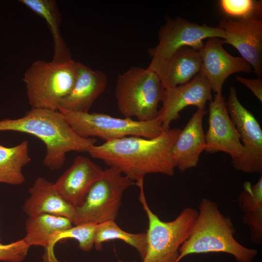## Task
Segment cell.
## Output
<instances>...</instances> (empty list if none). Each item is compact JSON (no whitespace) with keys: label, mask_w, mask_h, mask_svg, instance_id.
Instances as JSON below:
<instances>
[{"label":"cell","mask_w":262,"mask_h":262,"mask_svg":"<svg viewBox=\"0 0 262 262\" xmlns=\"http://www.w3.org/2000/svg\"><path fill=\"white\" fill-rule=\"evenodd\" d=\"M181 130H164L151 139L130 136L91 146L88 152L114 167L138 187L144 186L146 175L174 174L175 165L171 157V148Z\"/></svg>","instance_id":"obj_1"},{"label":"cell","mask_w":262,"mask_h":262,"mask_svg":"<svg viewBox=\"0 0 262 262\" xmlns=\"http://www.w3.org/2000/svg\"><path fill=\"white\" fill-rule=\"evenodd\" d=\"M7 131L29 133L40 139L46 147L43 164L51 170L63 167L67 152H88L97 142L93 138L79 136L58 110L32 108L21 118L0 120V131Z\"/></svg>","instance_id":"obj_2"},{"label":"cell","mask_w":262,"mask_h":262,"mask_svg":"<svg viewBox=\"0 0 262 262\" xmlns=\"http://www.w3.org/2000/svg\"><path fill=\"white\" fill-rule=\"evenodd\" d=\"M189 238L179 248L176 262L193 254L225 253L238 262H252L258 251L246 247L234 238L235 229L229 217L220 211L216 203L203 198Z\"/></svg>","instance_id":"obj_3"},{"label":"cell","mask_w":262,"mask_h":262,"mask_svg":"<svg viewBox=\"0 0 262 262\" xmlns=\"http://www.w3.org/2000/svg\"><path fill=\"white\" fill-rule=\"evenodd\" d=\"M164 90L157 74L149 68L131 67L118 75L115 97L118 109L125 118L153 120Z\"/></svg>","instance_id":"obj_4"},{"label":"cell","mask_w":262,"mask_h":262,"mask_svg":"<svg viewBox=\"0 0 262 262\" xmlns=\"http://www.w3.org/2000/svg\"><path fill=\"white\" fill-rule=\"evenodd\" d=\"M77 62L34 61L24 72L23 81L32 108L58 110L60 100L69 93L76 81Z\"/></svg>","instance_id":"obj_5"},{"label":"cell","mask_w":262,"mask_h":262,"mask_svg":"<svg viewBox=\"0 0 262 262\" xmlns=\"http://www.w3.org/2000/svg\"><path fill=\"white\" fill-rule=\"evenodd\" d=\"M139 200L148 220L147 251L142 262H176L179 248L189 238L198 211L191 207L184 209L173 220H161L149 207L144 186L139 188Z\"/></svg>","instance_id":"obj_6"},{"label":"cell","mask_w":262,"mask_h":262,"mask_svg":"<svg viewBox=\"0 0 262 262\" xmlns=\"http://www.w3.org/2000/svg\"><path fill=\"white\" fill-rule=\"evenodd\" d=\"M73 130L80 137H97L105 142L130 136L151 139L164 131L161 118L146 121L120 118L104 114L78 113L58 110Z\"/></svg>","instance_id":"obj_7"},{"label":"cell","mask_w":262,"mask_h":262,"mask_svg":"<svg viewBox=\"0 0 262 262\" xmlns=\"http://www.w3.org/2000/svg\"><path fill=\"white\" fill-rule=\"evenodd\" d=\"M134 184L135 182L114 167L103 170L82 203L75 207L73 225L115 221L124 192Z\"/></svg>","instance_id":"obj_8"},{"label":"cell","mask_w":262,"mask_h":262,"mask_svg":"<svg viewBox=\"0 0 262 262\" xmlns=\"http://www.w3.org/2000/svg\"><path fill=\"white\" fill-rule=\"evenodd\" d=\"M229 116L239 132L244 152L231 161L233 167L247 173H262V130L254 115L239 101L236 89L230 86L226 102Z\"/></svg>","instance_id":"obj_9"},{"label":"cell","mask_w":262,"mask_h":262,"mask_svg":"<svg viewBox=\"0 0 262 262\" xmlns=\"http://www.w3.org/2000/svg\"><path fill=\"white\" fill-rule=\"evenodd\" d=\"M211 37L225 38L223 30L206 24H197L178 17L166 18L159 32V43L150 48L148 53L152 59L164 60L182 47L199 51L204 46L203 40Z\"/></svg>","instance_id":"obj_10"},{"label":"cell","mask_w":262,"mask_h":262,"mask_svg":"<svg viewBox=\"0 0 262 262\" xmlns=\"http://www.w3.org/2000/svg\"><path fill=\"white\" fill-rule=\"evenodd\" d=\"M261 17L253 16L237 20L223 19L219 22V26L225 34L223 43L233 46L260 79L262 76Z\"/></svg>","instance_id":"obj_11"},{"label":"cell","mask_w":262,"mask_h":262,"mask_svg":"<svg viewBox=\"0 0 262 262\" xmlns=\"http://www.w3.org/2000/svg\"><path fill=\"white\" fill-rule=\"evenodd\" d=\"M209 127L205 134V150L213 154L227 153L231 161L240 158L244 152L241 137L228 112L222 93L215 94L209 108Z\"/></svg>","instance_id":"obj_12"},{"label":"cell","mask_w":262,"mask_h":262,"mask_svg":"<svg viewBox=\"0 0 262 262\" xmlns=\"http://www.w3.org/2000/svg\"><path fill=\"white\" fill-rule=\"evenodd\" d=\"M211 87L207 79L200 73L189 82L164 89L158 111L164 130L170 129L171 122L180 118V112L190 105L205 110L206 103L212 101Z\"/></svg>","instance_id":"obj_13"},{"label":"cell","mask_w":262,"mask_h":262,"mask_svg":"<svg viewBox=\"0 0 262 262\" xmlns=\"http://www.w3.org/2000/svg\"><path fill=\"white\" fill-rule=\"evenodd\" d=\"M223 44L219 38H209L199 50L202 59L199 73L207 79L215 94L222 93L224 82L232 74L253 71L247 61L242 57L229 54L224 49Z\"/></svg>","instance_id":"obj_14"},{"label":"cell","mask_w":262,"mask_h":262,"mask_svg":"<svg viewBox=\"0 0 262 262\" xmlns=\"http://www.w3.org/2000/svg\"><path fill=\"white\" fill-rule=\"evenodd\" d=\"M103 170L86 157L79 156L54 183V187L67 203L75 207L83 202Z\"/></svg>","instance_id":"obj_15"},{"label":"cell","mask_w":262,"mask_h":262,"mask_svg":"<svg viewBox=\"0 0 262 262\" xmlns=\"http://www.w3.org/2000/svg\"><path fill=\"white\" fill-rule=\"evenodd\" d=\"M199 51L182 47L164 60L152 59L148 68L158 76L164 89L185 84L200 70Z\"/></svg>","instance_id":"obj_16"},{"label":"cell","mask_w":262,"mask_h":262,"mask_svg":"<svg viewBox=\"0 0 262 262\" xmlns=\"http://www.w3.org/2000/svg\"><path fill=\"white\" fill-rule=\"evenodd\" d=\"M77 71L74 85L69 93L60 100L58 109L87 113L105 90L107 76L102 71L93 70L78 62Z\"/></svg>","instance_id":"obj_17"},{"label":"cell","mask_w":262,"mask_h":262,"mask_svg":"<svg viewBox=\"0 0 262 262\" xmlns=\"http://www.w3.org/2000/svg\"><path fill=\"white\" fill-rule=\"evenodd\" d=\"M205 110L197 109L184 128L181 130L171 149V157L176 168L181 172L196 167L206 147L203 128Z\"/></svg>","instance_id":"obj_18"},{"label":"cell","mask_w":262,"mask_h":262,"mask_svg":"<svg viewBox=\"0 0 262 262\" xmlns=\"http://www.w3.org/2000/svg\"><path fill=\"white\" fill-rule=\"evenodd\" d=\"M30 196L22 206L28 216L47 213L65 217L73 223L75 218V207L67 203L54 187V183L43 177H38L29 188Z\"/></svg>","instance_id":"obj_19"},{"label":"cell","mask_w":262,"mask_h":262,"mask_svg":"<svg viewBox=\"0 0 262 262\" xmlns=\"http://www.w3.org/2000/svg\"><path fill=\"white\" fill-rule=\"evenodd\" d=\"M239 206L244 215L243 222L250 231L251 242L262 244V175L257 182L247 181L238 198Z\"/></svg>","instance_id":"obj_20"},{"label":"cell","mask_w":262,"mask_h":262,"mask_svg":"<svg viewBox=\"0 0 262 262\" xmlns=\"http://www.w3.org/2000/svg\"><path fill=\"white\" fill-rule=\"evenodd\" d=\"M73 226L69 219L63 216L47 213L28 216L25 222L26 233L23 239L30 246H41L45 250L56 233Z\"/></svg>","instance_id":"obj_21"},{"label":"cell","mask_w":262,"mask_h":262,"mask_svg":"<svg viewBox=\"0 0 262 262\" xmlns=\"http://www.w3.org/2000/svg\"><path fill=\"white\" fill-rule=\"evenodd\" d=\"M20 2L43 18L47 22L54 42V62L72 59L71 53L61 34V16L54 0H19Z\"/></svg>","instance_id":"obj_22"},{"label":"cell","mask_w":262,"mask_h":262,"mask_svg":"<svg viewBox=\"0 0 262 262\" xmlns=\"http://www.w3.org/2000/svg\"><path fill=\"white\" fill-rule=\"evenodd\" d=\"M30 161L28 141L10 147L0 145V183L22 184L25 178L22 170Z\"/></svg>","instance_id":"obj_23"},{"label":"cell","mask_w":262,"mask_h":262,"mask_svg":"<svg viewBox=\"0 0 262 262\" xmlns=\"http://www.w3.org/2000/svg\"><path fill=\"white\" fill-rule=\"evenodd\" d=\"M121 240L134 248L143 260L147 251V236L146 232L132 233L122 229L115 221H109L97 225L94 246L97 250H100L102 244L105 242Z\"/></svg>","instance_id":"obj_24"},{"label":"cell","mask_w":262,"mask_h":262,"mask_svg":"<svg viewBox=\"0 0 262 262\" xmlns=\"http://www.w3.org/2000/svg\"><path fill=\"white\" fill-rule=\"evenodd\" d=\"M97 225V224L93 222L81 224L56 233L52 237L48 248L44 251L43 262H60L55 257L53 247L56 243L64 239H74L78 242L80 249L90 251L94 246Z\"/></svg>","instance_id":"obj_25"},{"label":"cell","mask_w":262,"mask_h":262,"mask_svg":"<svg viewBox=\"0 0 262 262\" xmlns=\"http://www.w3.org/2000/svg\"><path fill=\"white\" fill-rule=\"evenodd\" d=\"M221 8L226 15L241 18L250 16L262 17V1L253 0H221Z\"/></svg>","instance_id":"obj_26"},{"label":"cell","mask_w":262,"mask_h":262,"mask_svg":"<svg viewBox=\"0 0 262 262\" xmlns=\"http://www.w3.org/2000/svg\"><path fill=\"white\" fill-rule=\"evenodd\" d=\"M30 247L23 238L8 244L0 243V261L22 262L26 257Z\"/></svg>","instance_id":"obj_27"},{"label":"cell","mask_w":262,"mask_h":262,"mask_svg":"<svg viewBox=\"0 0 262 262\" xmlns=\"http://www.w3.org/2000/svg\"><path fill=\"white\" fill-rule=\"evenodd\" d=\"M236 80L249 88L262 102V80L261 79H246L244 77L236 76Z\"/></svg>","instance_id":"obj_28"},{"label":"cell","mask_w":262,"mask_h":262,"mask_svg":"<svg viewBox=\"0 0 262 262\" xmlns=\"http://www.w3.org/2000/svg\"><path fill=\"white\" fill-rule=\"evenodd\" d=\"M118 262H123V261H121V260H119V261H118Z\"/></svg>","instance_id":"obj_29"},{"label":"cell","mask_w":262,"mask_h":262,"mask_svg":"<svg viewBox=\"0 0 262 262\" xmlns=\"http://www.w3.org/2000/svg\"><path fill=\"white\" fill-rule=\"evenodd\" d=\"M0 240H1V238H0Z\"/></svg>","instance_id":"obj_30"}]
</instances>
